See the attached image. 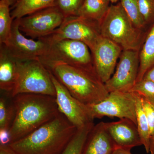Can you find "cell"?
Instances as JSON below:
<instances>
[{
    "label": "cell",
    "mask_w": 154,
    "mask_h": 154,
    "mask_svg": "<svg viewBox=\"0 0 154 154\" xmlns=\"http://www.w3.org/2000/svg\"><path fill=\"white\" fill-rule=\"evenodd\" d=\"M120 3L134 25L139 29L143 28L145 22L141 15L137 0H120Z\"/></svg>",
    "instance_id": "cell-24"
},
{
    "label": "cell",
    "mask_w": 154,
    "mask_h": 154,
    "mask_svg": "<svg viewBox=\"0 0 154 154\" xmlns=\"http://www.w3.org/2000/svg\"><path fill=\"white\" fill-rule=\"evenodd\" d=\"M65 18L57 7L53 6L19 19V28L25 36L38 39L52 33Z\"/></svg>",
    "instance_id": "cell-9"
},
{
    "label": "cell",
    "mask_w": 154,
    "mask_h": 154,
    "mask_svg": "<svg viewBox=\"0 0 154 154\" xmlns=\"http://www.w3.org/2000/svg\"><path fill=\"white\" fill-rule=\"evenodd\" d=\"M111 154H132L131 152V150L121 148H116Z\"/></svg>",
    "instance_id": "cell-32"
},
{
    "label": "cell",
    "mask_w": 154,
    "mask_h": 154,
    "mask_svg": "<svg viewBox=\"0 0 154 154\" xmlns=\"http://www.w3.org/2000/svg\"><path fill=\"white\" fill-rule=\"evenodd\" d=\"M140 97L143 107L148 122L151 137L154 134V107L148 100L142 96Z\"/></svg>",
    "instance_id": "cell-28"
},
{
    "label": "cell",
    "mask_w": 154,
    "mask_h": 154,
    "mask_svg": "<svg viewBox=\"0 0 154 154\" xmlns=\"http://www.w3.org/2000/svg\"><path fill=\"white\" fill-rule=\"evenodd\" d=\"M15 115L10 129L11 143L25 137L60 113L55 97L20 94L13 98Z\"/></svg>",
    "instance_id": "cell-1"
},
{
    "label": "cell",
    "mask_w": 154,
    "mask_h": 154,
    "mask_svg": "<svg viewBox=\"0 0 154 154\" xmlns=\"http://www.w3.org/2000/svg\"><path fill=\"white\" fill-rule=\"evenodd\" d=\"M15 115L13 98L10 102L7 97L0 98V129H10Z\"/></svg>",
    "instance_id": "cell-23"
},
{
    "label": "cell",
    "mask_w": 154,
    "mask_h": 154,
    "mask_svg": "<svg viewBox=\"0 0 154 154\" xmlns=\"http://www.w3.org/2000/svg\"><path fill=\"white\" fill-rule=\"evenodd\" d=\"M56 0H19L11 8L14 20L19 19L35 12L55 6Z\"/></svg>",
    "instance_id": "cell-17"
},
{
    "label": "cell",
    "mask_w": 154,
    "mask_h": 154,
    "mask_svg": "<svg viewBox=\"0 0 154 154\" xmlns=\"http://www.w3.org/2000/svg\"><path fill=\"white\" fill-rule=\"evenodd\" d=\"M24 94L56 97L55 87L50 72L38 60L18 61L17 81L11 97Z\"/></svg>",
    "instance_id": "cell-5"
},
{
    "label": "cell",
    "mask_w": 154,
    "mask_h": 154,
    "mask_svg": "<svg viewBox=\"0 0 154 154\" xmlns=\"http://www.w3.org/2000/svg\"><path fill=\"white\" fill-rule=\"evenodd\" d=\"M139 60L137 82L142 79L147 72L154 66V25L148 34L139 53Z\"/></svg>",
    "instance_id": "cell-19"
},
{
    "label": "cell",
    "mask_w": 154,
    "mask_h": 154,
    "mask_svg": "<svg viewBox=\"0 0 154 154\" xmlns=\"http://www.w3.org/2000/svg\"><path fill=\"white\" fill-rule=\"evenodd\" d=\"M154 107V103H152ZM149 153L154 154V134L152 136L150 139Z\"/></svg>",
    "instance_id": "cell-33"
},
{
    "label": "cell",
    "mask_w": 154,
    "mask_h": 154,
    "mask_svg": "<svg viewBox=\"0 0 154 154\" xmlns=\"http://www.w3.org/2000/svg\"><path fill=\"white\" fill-rule=\"evenodd\" d=\"M116 148L105 122H101L94 125L89 133L82 154H111Z\"/></svg>",
    "instance_id": "cell-15"
},
{
    "label": "cell",
    "mask_w": 154,
    "mask_h": 154,
    "mask_svg": "<svg viewBox=\"0 0 154 154\" xmlns=\"http://www.w3.org/2000/svg\"><path fill=\"white\" fill-rule=\"evenodd\" d=\"M122 49L118 45L101 36L91 51L94 69L102 82L106 83L113 75Z\"/></svg>",
    "instance_id": "cell-13"
},
{
    "label": "cell",
    "mask_w": 154,
    "mask_h": 154,
    "mask_svg": "<svg viewBox=\"0 0 154 154\" xmlns=\"http://www.w3.org/2000/svg\"><path fill=\"white\" fill-rule=\"evenodd\" d=\"M87 106L93 119L104 116L128 119L137 125L135 96L132 92H110L102 102Z\"/></svg>",
    "instance_id": "cell-8"
},
{
    "label": "cell",
    "mask_w": 154,
    "mask_h": 154,
    "mask_svg": "<svg viewBox=\"0 0 154 154\" xmlns=\"http://www.w3.org/2000/svg\"><path fill=\"white\" fill-rule=\"evenodd\" d=\"M84 0H56L55 6L66 17L77 16Z\"/></svg>",
    "instance_id": "cell-26"
},
{
    "label": "cell",
    "mask_w": 154,
    "mask_h": 154,
    "mask_svg": "<svg viewBox=\"0 0 154 154\" xmlns=\"http://www.w3.org/2000/svg\"><path fill=\"white\" fill-rule=\"evenodd\" d=\"M139 8L145 24L154 21V0H137Z\"/></svg>",
    "instance_id": "cell-27"
},
{
    "label": "cell",
    "mask_w": 154,
    "mask_h": 154,
    "mask_svg": "<svg viewBox=\"0 0 154 154\" xmlns=\"http://www.w3.org/2000/svg\"><path fill=\"white\" fill-rule=\"evenodd\" d=\"M90 51L89 47L82 42L63 39L50 44L46 52L38 60L46 67L63 63L94 69Z\"/></svg>",
    "instance_id": "cell-6"
},
{
    "label": "cell",
    "mask_w": 154,
    "mask_h": 154,
    "mask_svg": "<svg viewBox=\"0 0 154 154\" xmlns=\"http://www.w3.org/2000/svg\"><path fill=\"white\" fill-rule=\"evenodd\" d=\"M77 130L60 112L55 118L9 145L19 154H61Z\"/></svg>",
    "instance_id": "cell-2"
},
{
    "label": "cell",
    "mask_w": 154,
    "mask_h": 154,
    "mask_svg": "<svg viewBox=\"0 0 154 154\" xmlns=\"http://www.w3.org/2000/svg\"><path fill=\"white\" fill-rule=\"evenodd\" d=\"M106 128L116 147L131 150L143 145L137 126L128 119L118 121L105 122Z\"/></svg>",
    "instance_id": "cell-14"
},
{
    "label": "cell",
    "mask_w": 154,
    "mask_h": 154,
    "mask_svg": "<svg viewBox=\"0 0 154 154\" xmlns=\"http://www.w3.org/2000/svg\"><path fill=\"white\" fill-rule=\"evenodd\" d=\"M101 36L111 40L123 50L138 51L141 34L134 25L121 3L110 6L99 23Z\"/></svg>",
    "instance_id": "cell-4"
},
{
    "label": "cell",
    "mask_w": 154,
    "mask_h": 154,
    "mask_svg": "<svg viewBox=\"0 0 154 154\" xmlns=\"http://www.w3.org/2000/svg\"><path fill=\"white\" fill-rule=\"evenodd\" d=\"M46 67V66H45ZM72 96L86 105L102 102L109 93L94 69L57 63L46 67Z\"/></svg>",
    "instance_id": "cell-3"
},
{
    "label": "cell",
    "mask_w": 154,
    "mask_h": 154,
    "mask_svg": "<svg viewBox=\"0 0 154 154\" xmlns=\"http://www.w3.org/2000/svg\"><path fill=\"white\" fill-rule=\"evenodd\" d=\"M94 125L93 122L78 128L61 154H82L88 134Z\"/></svg>",
    "instance_id": "cell-22"
},
{
    "label": "cell",
    "mask_w": 154,
    "mask_h": 154,
    "mask_svg": "<svg viewBox=\"0 0 154 154\" xmlns=\"http://www.w3.org/2000/svg\"><path fill=\"white\" fill-rule=\"evenodd\" d=\"M108 1L110 2H111L112 3H115L119 1V0H108Z\"/></svg>",
    "instance_id": "cell-35"
},
{
    "label": "cell",
    "mask_w": 154,
    "mask_h": 154,
    "mask_svg": "<svg viewBox=\"0 0 154 154\" xmlns=\"http://www.w3.org/2000/svg\"><path fill=\"white\" fill-rule=\"evenodd\" d=\"M0 154H19L8 145H0Z\"/></svg>",
    "instance_id": "cell-30"
},
{
    "label": "cell",
    "mask_w": 154,
    "mask_h": 154,
    "mask_svg": "<svg viewBox=\"0 0 154 154\" xmlns=\"http://www.w3.org/2000/svg\"><path fill=\"white\" fill-rule=\"evenodd\" d=\"M136 99V110L137 114V125L143 145L147 153H149L150 134L148 122L142 103L140 96L134 93Z\"/></svg>",
    "instance_id": "cell-20"
},
{
    "label": "cell",
    "mask_w": 154,
    "mask_h": 154,
    "mask_svg": "<svg viewBox=\"0 0 154 154\" xmlns=\"http://www.w3.org/2000/svg\"><path fill=\"white\" fill-rule=\"evenodd\" d=\"M50 73L55 87V98L60 112L77 129L93 122L94 119L91 117L87 105L72 96L51 72Z\"/></svg>",
    "instance_id": "cell-12"
},
{
    "label": "cell",
    "mask_w": 154,
    "mask_h": 154,
    "mask_svg": "<svg viewBox=\"0 0 154 154\" xmlns=\"http://www.w3.org/2000/svg\"><path fill=\"white\" fill-rule=\"evenodd\" d=\"M4 44L11 55L20 61L38 60L50 45L42 38L36 40L26 37L19 29V19L14 20L11 36Z\"/></svg>",
    "instance_id": "cell-11"
},
{
    "label": "cell",
    "mask_w": 154,
    "mask_h": 154,
    "mask_svg": "<svg viewBox=\"0 0 154 154\" xmlns=\"http://www.w3.org/2000/svg\"><path fill=\"white\" fill-rule=\"evenodd\" d=\"M143 79L150 80L154 82V66L147 72Z\"/></svg>",
    "instance_id": "cell-31"
},
{
    "label": "cell",
    "mask_w": 154,
    "mask_h": 154,
    "mask_svg": "<svg viewBox=\"0 0 154 154\" xmlns=\"http://www.w3.org/2000/svg\"><path fill=\"white\" fill-rule=\"evenodd\" d=\"M11 143L9 130L0 129V145H8Z\"/></svg>",
    "instance_id": "cell-29"
},
{
    "label": "cell",
    "mask_w": 154,
    "mask_h": 154,
    "mask_svg": "<svg viewBox=\"0 0 154 154\" xmlns=\"http://www.w3.org/2000/svg\"><path fill=\"white\" fill-rule=\"evenodd\" d=\"M139 65L138 51L123 50L115 72L105 83L108 92H130L136 83Z\"/></svg>",
    "instance_id": "cell-10"
},
{
    "label": "cell",
    "mask_w": 154,
    "mask_h": 154,
    "mask_svg": "<svg viewBox=\"0 0 154 154\" xmlns=\"http://www.w3.org/2000/svg\"><path fill=\"white\" fill-rule=\"evenodd\" d=\"M108 0H84L77 16L100 23L110 8Z\"/></svg>",
    "instance_id": "cell-18"
},
{
    "label": "cell",
    "mask_w": 154,
    "mask_h": 154,
    "mask_svg": "<svg viewBox=\"0 0 154 154\" xmlns=\"http://www.w3.org/2000/svg\"><path fill=\"white\" fill-rule=\"evenodd\" d=\"M18 60L13 57L4 44H0V89L11 96L17 76Z\"/></svg>",
    "instance_id": "cell-16"
},
{
    "label": "cell",
    "mask_w": 154,
    "mask_h": 154,
    "mask_svg": "<svg viewBox=\"0 0 154 154\" xmlns=\"http://www.w3.org/2000/svg\"><path fill=\"white\" fill-rule=\"evenodd\" d=\"M130 92L136 93L154 103V82L150 80L142 79L137 82Z\"/></svg>",
    "instance_id": "cell-25"
},
{
    "label": "cell",
    "mask_w": 154,
    "mask_h": 154,
    "mask_svg": "<svg viewBox=\"0 0 154 154\" xmlns=\"http://www.w3.org/2000/svg\"><path fill=\"white\" fill-rule=\"evenodd\" d=\"M14 19L7 0L0 1V44H5L11 36Z\"/></svg>",
    "instance_id": "cell-21"
},
{
    "label": "cell",
    "mask_w": 154,
    "mask_h": 154,
    "mask_svg": "<svg viewBox=\"0 0 154 154\" xmlns=\"http://www.w3.org/2000/svg\"><path fill=\"white\" fill-rule=\"evenodd\" d=\"M11 7H13L19 0H7Z\"/></svg>",
    "instance_id": "cell-34"
},
{
    "label": "cell",
    "mask_w": 154,
    "mask_h": 154,
    "mask_svg": "<svg viewBox=\"0 0 154 154\" xmlns=\"http://www.w3.org/2000/svg\"><path fill=\"white\" fill-rule=\"evenodd\" d=\"M101 36L98 22L73 16L66 17L58 28L41 38L49 45L63 39L82 42L91 51Z\"/></svg>",
    "instance_id": "cell-7"
}]
</instances>
